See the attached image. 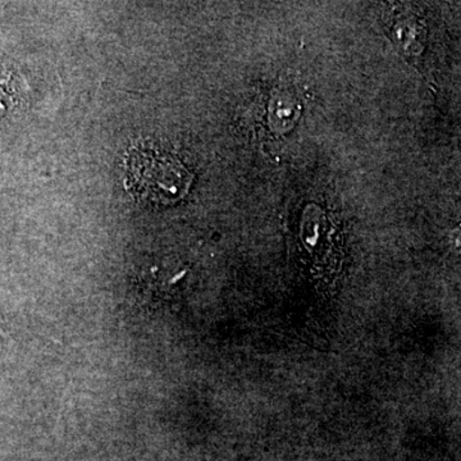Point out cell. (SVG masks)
I'll list each match as a JSON object with an SVG mask.
<instances>
[{
    "instance_id": "cell-1",
    "label": "cell",
    "mask_w": 461,
    "mask_h": 461,
    "mask_svg": "<svg viewBox=\"0 0 461 461\" xmlns=\"http://www.w3.org/2000/svg\"><path fill=\"white\" fill-rule=\"evenodd\" d=\"M193 181L181 160L160 148L138 145L124 159V187L142 204H176L189 194Z\"/></svg>"
}]
</instances>
